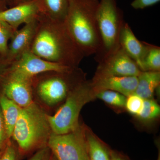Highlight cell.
<instances>
[{"instance_id":"cell-1","label":"cell","mask_w":160,"mask_h":160,"mask_svg":"<svg viewBox=\"0 0 160 160\" xmlns=\"http://www.w3.org/2000/svg\"><path fill=\"white\" fill-rule=\"evenodd\" d=\"M29 51L43 59L77 68L84 58L64 22L40 16Z\"/></svg>"},{"instance_id":"cell-2","label":"cell","mask_w":160,"mask_h":160,"mask_svg":"<svg viewBox=\"0 0 160 160\" xmlns=\"http://www.w3.org/2000/svg\"><path fill=\"white\" fill-rule=\"evenodd\" d=\"M99 0H70L64 23L84 57L95 54L101 40L96 12Z\"/></svg>"},{"instance_id":"cell-3","label":"cell","mask_w":160,"mask_h":160,"mask_svg":"<svg viewBox=\"0 0 160 160\" xmlns=\"http://www.w3.org/2000/svg\"><path fill=\"white\" fill-rule=\"evenodd\" d=\"M47 115L34 102L21 108L12 137L23 153L47 144L52 132Z\"/></svg>"},{"instance_id":"cell-4","label":"cell","mask_w":160,"mask_h":160,"mask_svg":"<svg viewBox=\"0 0 160 160\" xmlns=\"http://www.w3.org/2000/svg\"><path fill=\"white\" fill-rule=\"evenodd\" d=\"M95 98L91 82L84 80L79 83L69 92L65 103L53 115L47 114L52 133L66 134L78 129L82 108Z\"/></svg>"},{"instance_id":"cell-5","label":"cell","mask_w":160,"mask_h":160,"mask_svg":"<svg viewBox=\"0 0 160 160\" xmlns=\"http://www.w3.org/2000/svg\"><path fill=\"white\" fill-rule=\"evenodd\" d=\"M82 75L78 67L67 72L42 73L32 79V90L47 106H55L66 99L70 91L85 80Z\"/></svg>"},{"instance_id":"cell-6","label":"cell","mask_w":160,"mask_h":160,"mask_svg":"<svg viewBox=\"0 0 160 160\" xmlns=\"http://www.w3.org/2000/svg\"><path fill=\"white\" fill-rule=\"evenodd\" d=\"M96 19L101 45L94 59L99 63L119 48L120 32L125 22L116 0H100Z\"/></svg>"},{"instance_id":"cell-7","label":"cell","mask_w":160,"mask_h":160,"mask_svg":"<svg viewBox=\"0 0 160 160\" xmlns=\"http://www.w3.org/2000/svg\"><path fill=\"white\" fill-rule=\"evenodd\" d=\"M47 144L57 160H90L86 134L80 126L66 134L52 132Z\"/></svg>"},{"instance_id":"cell-8","label":"cell","mask_w":160,"mask_h":160,"mask_svg":"<svg viewBox=\"0 0 160 160\" xmlns=\"http://www.w3.org/2000/svg\"><path fill=\"white\" fill-rule=\"evenodd\" d=\"M74 68L46 61L29 50L12 63L8 72L20 77L32 80L38 75L45 72H67Z\"/></svg>"},{"instance_id":"cell-9","label":"cell","mask_w":160,"mask_h":160,"mask_svg":"<svg viewBox=\"0 0 160 160\" xmlns=\"http://www.w3.org/2000/svg\"><path fill=\"white\" fill-rule=\"evenodd\" d=\"M141 71L135 62L120 46L98 63L94 77H137Z\"/></svg>"},{"instance_id":"cell-10","label":"cell","mask_w":160,"mask_h":160,"mask_svg":"<svg viewBox=\"0 0 160 160\" xmlns=\"http://www.w3.org/2000/svg\"><path fill=\"white\" fill-rule=\"evenodd\" d=\"M2 94L13 101L21 108L33 102L32 80L6 72L1 82Z\"/></svg>"},{"instance_id":"cell-11","label":"cell","mask_w":160,"mask_h":160,"mask_svg":"<svg viewBox=\"0 0 160 160\" xmlns=\"http://www.w3.org/2000/svg\"><path fill=\"white\" fill-rule=\"evenodd\" d=\"M41 15L35 0H29L11 8L0 10V21L5 22L17 30L19 26L38 19Z\"/></svg>"},{"instance_id":"cell-12","label":"cell","mask_w":160,"mask_h":160,"mask_svg":"<svg viewBox=\"0 0 160 160\" xmlns=\"http://www.w3.org/2000/svg\"><path fill=\"white\" fill-rule=\"evenodd\" d=\"M38 20L25 24L22 29H18L12 36L8 45L5 58L9 64L17 60L26 52L29 51L35 33Z\"/></svg>"},{"instance_id":"cell-13","label":"cell","mask_w":160,"mask_h":160,"mask_svg":"<svg viewBox=\"0 0 160 160\" xmlns=\"http://www.w3.org/2000/svg\"><path fill=\"white\" fill-rule=\"evenodd\" d=\"M95 94L102 90L117 92L127 97L135 91L138 84L136 76H106L94 77L91 82Z\"/></svg>"},{"instance_id":"cell-14","label":"cell","mask_w":160,"mask_h":160,"mask_svg":"<svg viewBox=\"0 0 160 160\" xmlns=\"http://www.w3.org/2000/svg\"><path fill=\"white\" fill-rule=\"evenodd\" d=\"M147 43L140 42L136 37L128 23L124 22L120 32V46L129 57L135 62L142 71L148 49Z\"/></svg>"},{"instance_id":"cell-15","label":"cell","mask_w":160,"mask_h":160,"mask_svg":"<svg viewBox=\"0 0 160 160\" xmlns=\"http://www.w3.org/2000/svg\"><path fill=\"white\" fill-rule=\"evenodd\" d=\"M41 15L52 20L64 22L70 0H35Z\"/></svg>"},{"instance_id":"cell-16","label":"cell","mask_w":160,"mask_h":160,"mask_svg":"<svg viewBox=\"0 0 160 160\" xmlns=\"http://www.w3.org/2000/svg\"><path fill=\"white\" fill-rule=\"evenodd\" d=\"M137 77L134 93L144 100L151 99L160 85V72L141 71Z\"/></svg>"},{"instance_id":"cell-17","label":"cell","mask_w":160,"mask_h":160,"mask_svg":"<svg viewBox=\"0 0 160 160\" xmlns=\"http://www.w3.org/2000/svg\"><path fill=\"white\" fill-rule=\"evenodd\" d=\"M0 106L5 123L6 136L8 139L12 137L21 108L3 94L0 96Z\"/></svg>"},{"instance_id":"cell-18","label":"cell","mask_w":160,"mask_h":160,"mask_svg":"<svg viewBox=\"0 0 160 160\" xmlns=\"http://www.w3.org/2000/svg\"><path fill=\"white\" fill-rule=\"evenodd\" d=\"M90 160H112L111 152L92 134H86Z\"/></svg>"},{"instance_id":"cell-19","label":"cell","mask_w":160,"mask_h":160,"mask_svg":"<svg viewBox=\"0 0 160 160\" xmlns=\"http://www.w3.org/2000/svg\"><path fill=\"white\" fill-rule=\"evenodd\" d=\"M148 49L143 62L142 71L159 72L160 48L147 43Z\"/></svg>"},{"instance_id":"cell-20","label":"cell","mask_w":160,"mask_h":160,"mask_svg":"<svg viewBox=\"0 0 160 160\" xmlns=\"http://www.w3.org/2000/svg\"><path fill=\"white\" fill-rule=\"evenodd\" d=\"M95 97L105 102L118 107H125L126 97L119 92L111 90H104L95 93Z\"/></svg>"},{"instance_id":"cell-21","label":"cell","mask_w":160,"mask_h":160,"mask_svg":"<svg viewBox=\"0 0 160 160\" xmlns=\"http://www.w3.org/2000/svg\"><path fill=\"white\" fill-rule=\"evenodd\" d=\"M17 30L7 23L0 21V55L6 58L9 40Z\"/></svg>"},{"instance_id":"cell-22","label":"cell","mask_w":160,"mask_h":160,"mask_svg":"<svg viewBox=\"0 0 160 160\" xmlns=\"http://www.w3.org/2000/svg\"><path fill=\"white\" fill-rule=\"evenodd\" d=\"M160 113V107L158 104L154 100L149 99L144 100L142 110L138 117L141 119L149 121L158 117Z\"/></svg>"},{"instance_id":"cell-23","label":"cell","mask_w":160,"mask_h":160,"mask_svg":"<svg viewBox=\"0 0 160 160\" xmlns=\"http://www.w3.org/2000/svg\"><path fill=\"white\" fill-rule=\"evenodd\" d=\"M144 103V99L134 93L126 98L125 107L131 114L138 116L142 110Z\"/></svg>"},{"instance_id":"cell-24","label":"cell","mask_w":160,"mask_h":160,"mask_svg":"<svg viewBox=\"0 0 160 160\" xmlns=\"http://www.w3.org/2000/svg\"><path fill=\"white\" fill-rule=\"evenodd\" d=\"M17 153L14 146L11 143L7 144L0 160H16Z\"/></svg>"},{"instance_id":"cell-25","label":"cell","mask_w":160,"mask_h":160,"mask_svg":"<svg viewBox=\"0 0 160 160\" xmlns=\"http://www.w3.org/2000/svg\"><path fill=\"white\" fill-rule=\"evenodd\" d=\"M6 139L8 138L6 136L5 123L0 106V149L2 148Z\"/></svg>"},{"instance_id":"cell-26","label":"cell","mask_w":160,"mask_h":160,"mask_svg":"<svg viewBox=\"0 0 160 160\" xmlns=\"http://www.w3.org/2000/svg\"><path fill=\"white\" fill-rule=\"evenodd\" d=\"M49 147H43L35 153L29 160H48L49 159Z\"/></svg>"},{"instance_id":"cell-27","label":"cell","mask_w":160,"mask_h":160,"mask_svg":"<svg viewBox=\"0 0 160 160\" xmlns=\"http://www.w3.org/2000/svg\"><path fill=\"white\" fill-rule=\"evenodd\" d=\"M10 64L0 55V83L7 72Z\"/></svg>"},{"instance_id":"cell-28","label":"cell","mask_w":160,"mask_h":160,"mask_svg":"<svg viewBox=\"0 0 160 160\" xmlns=\"http://www.w3.org/2000/svg\"><path fill=\"white\" fill-rule=\"evenodd\" d=\"M111 154L112 160H128L119 153L111 152Z\"/></svg>"},{"instance_id":"cell-29","label":"cell","mask_w":160,"mask_h":160,"mask_svg":"<svg viewBox=\"0 0 160 160\" xmlns=\"http://www.w3.org/2000/svg\"><path fill=\"white\" fill-rule=\"evenodd\" d=\"M28 1H29V0H12V7Z\"/></svg>"},{"instance_id":"cell-30","label":"cell","mask_w":160,"mask_h":160,"mask_svg":"<svg viewBox=\"0 0 160 160\" xmlns=\"http://www.w3.org/2000/svg\"><path fill=\"white\" fill-rule=\"evenodd\" d=\"M1 2L3 3H8L11 4L12 6V0H0Z\"/></svg>"},{"instance_id":"cell-31","label":"cell","mask_w":160,"mask_h":160,"mask_svg":"<svg viewBox=\"0 0 160 160\" xmlns=\"http://www.w3.org/2000/svg\"><path fill=\"white\" fill-rule=\"evenodd\" d=\"M48 160H57L56 158L55 157H51L49 158Z\"/></svg>"},{"instance_id":"cell-32","label":"cell","mask_w":160,"mask_h":160,"mask_svg":"<svg viewBox=\"0 0 160 160\" xmlns=\"http://www.w3.org/2000/svg\"><path fill=\"white\" fill-rule=\"evenodd\" d=\"M157 160H160V152L159 153L158 157Z\"/></svg>"},{"instance_id":"cell-33","label":"cell","mask_w":160,"mask_h":160,"mask_svg":"<svg viewBox=\"0 0 160 160\" xmlns=\"http://www.w3.org/2000/svg\"><path fill=\"white\" fill-rule=\"evenodd\" d=\"M1 149H0V158H1V156H2V152H1Z\"/></svg>"}]
</instances>
